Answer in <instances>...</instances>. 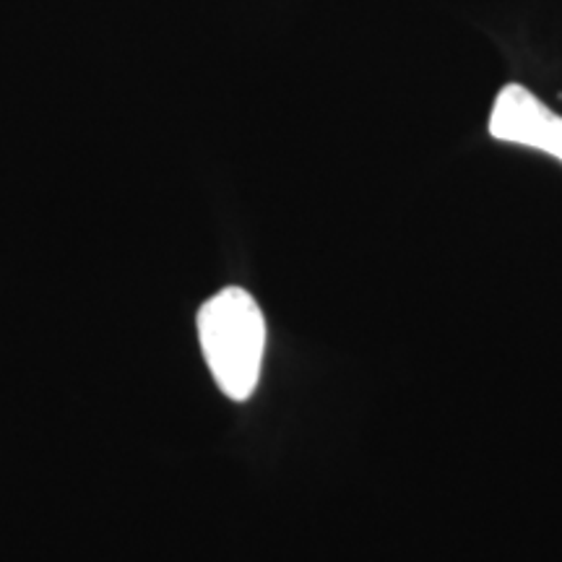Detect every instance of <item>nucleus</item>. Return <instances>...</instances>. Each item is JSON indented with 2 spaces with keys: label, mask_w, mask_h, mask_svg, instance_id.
Segmentation results:
<instances>
[{
  "label": "nucleus",
  "mask_w": 562,
  "mask_h": 562,
  "mask_svg": "<svg viewBox=\"0 0 562 562\" xmlns=\"http://www.w3.org/2000/svg\"><path fill=\"white\" fill-rule=\"evenodd\" d=\"M195 326L220 391L232 402H248L266 351V318L256 297L240 286H227L203 302Z\"/></svg>",
  "instance_id": "nucleus-1"
},
{
  "label": "nucleus",
  "mask_w": 562,
  "mask_h": 562,
  "mask_svg": "<svg viewBox=\"0 0 562 562\" xmlns=\"http://www.w3.org/2000/svg\"><path fill=\"white\" fill-rule=\"evenodd\" d=\"M490 136L531 146L562 161V117L518 83H508L497 94L490 115Z\"/></svg>",
  "instance_id": "nucleus-2"
}]
</instances>
